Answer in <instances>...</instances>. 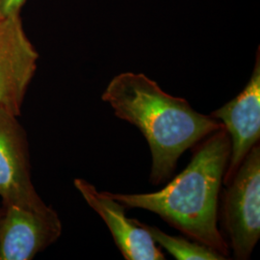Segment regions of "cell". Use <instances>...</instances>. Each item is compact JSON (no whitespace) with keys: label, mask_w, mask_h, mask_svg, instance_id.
Returning <instances> with one entry per match:
<instances>
[{"label":"cell","mask_w":260,"mask_h":260,"mask_svg":"<svg viewBox=\"0 0 260 260\" xmlns=\"http://www.w3.org/2000/svg\"><path fill=\"white\" fill-rule=\"evenodd\" d=\"M75 186L85 202L105 222L125 259L166 258L143 224L125 215L124 205L112 199L107 192H100L93 184L82 178H75Z\"/></svg>","instance_id":"obj_8"},{"label":"cell","mask_w":260,"mask_h":260,"mask_svg":"<svg viewBox=\"0 0 260 260\" xmlns=\"http://www.w3.org/2000/svg\"><path fill=\"white\" fill-rule=\"evenodd\" d=\"M154 242L167 250L178 260H223L225 256L219 251L198 241H189L181 236H173L153 225L142 223Z\"/></svg>","instance_id":"obj_9"},{"label":"cell","mask_w":260,"mask_h":260,"mask_svg":"<svg viewBox=\"0 0 260 260\" xmlns=\"http://www.w3.org/2000/svg\"><path fill=\"white\" fill-rule=\"evenodd\" d=\"M224 191L223 229L234 258L249 259L260 237V147L257 143L243 160Z\"/></svg>","instance_id":"obj_3"},{"label":"cell","mask_w":260,"mask_h":260,"mask_svg":"<svg viewBox=\"0 0 260 260\" xmlns=\"http://www.w3.org/2000/svg\"><path fill=\"white\" fill-rule=\"evenodd\" d=\"M62 223L50 206L3 205L0 209V260H31L60 237Z\"/></svg>","instance_id":"obj_4"},{"label":"cell","mask_w":260,"mask_h":260,"mask_svg":"<svg viewBox=\"0 0 260 260\" xmlns=\"http://www.w3.org/2000/svg\"><path fill=\"white\" fill-rule=\"evenodd\" d=\"M39 53L29 41L19 14L0 19V109L19 117Z\"/></svg>","instance_id":"obj_5"},{"label":"cell","mask_w":260,"mask_h":260,"mask_svg":"<svg viewBox=\"0 0 260 260\" xmlns=\"http://www.w3.org/2000/svg\"><path fill=\"white\" fill-rule=\"evenodd\" d=\"M102 99L148 141L152 156L150 181L155 185L171 177L184 151L224 128L221 121L196 111L186 100L164 92L143 74L115 76Z\"/></svg>","instance_id":"obj_1"},{"label":"cell","mask_w":260,"mask_h":260,"mask_svg":"<svg viewBox=\"0 0 260 260\" xmlns=\"http://www.w3.org/2000/svg\"><path fill=\"white\" fill-rule=\"evenodd\" d=\"M231 156L224 128L215 131L197 149L189 165L168 185L149 194H107L125 207L157 214L195 241L228 258L229 245L218 230V199Z\"/></svg>","instance_id":"obj_2"},{"label":"cell","mask_w":260,"mask_h":260,"mask_svg":"<svg viewBox=\"0 0 260 260\" xmlns=\"http://www.w3.org/2000/svg\"><path fill=\"white\" fill-rule=\"evenodd\" d=\"M3 18V16H2V14H1V10H0V19Z\"/></svg>","instance_id":"obj_11"},{"label":"cell","mask_w":260,"mask_h":260,"mask_svg":"<svg viewBox=\"0 0 260 260\" xmlns=\"http://www.w3.org/2000/svg\"><path fill=\"white\" fill-rule=\"evenodd\" d=\"M211 117L223 123L231 139V156L223 178V183L228 185L246 155L259 142V47L250 81L241 93L223 107L215 110Z\"/></svg>","instance_id":"obj_7"},{"label":"cell","mask_w":260,"mask_h":260,"mask_svg":"<svg viewBox=\"0 0 260 260\" xmlns=\"http://www.w3.org/2000/svg\"><path fill=\"white\" fill-rule=\"evenodd\" d=\"M18 117L0 109V198L3 205L41 208L32 182L27 143Z\"/></svg>","instance_id":"obj_6"},{"label":"cell","mask_w":260,"mask_h":260,"mask_svg":"<svg viewBox=\"0 0 260 260\" xmlns=\"http://www.w3.org/2000/svg\"><path fill=\"white\" fill-rule=\"evenodd\" d=\"M26 0H0V10L4 17L19 14Z\"/></svg>","instance_id":"obj_10"}]
</instances>
